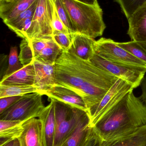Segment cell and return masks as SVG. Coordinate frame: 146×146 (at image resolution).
<instances>
[{"label": "cell", "instance_id": "1", "mask_svg": "<svg viewBox=\"0 0 146 146\" xmlns=\"http://www.w3.org/2000/svg\"><path fill=\"white\" fill-rule=\"evenodd\" d=\"M55 83L81 96L87 109L99 103L119 78L71 52L63 51L55 65Z\"/></svg>", "mask_w": 146, "mask_h": 146}, {"label": "cell", "instance_id": "2", "mask_svg": "<svg viewBox=\"0 0 146 146\" xmlns=\"http://www.w3.org/2000/svg\"><path fill=\"white\" fill-rule=\"evenodd\" d=\"M146 125V104L132 90L93 127L103 141H108L132 134Z\"/></svg>", "mask_w": 146, "mask_h": 146}, {"label": "cell", "instance_id": "3", "mask_svg": "<svg viewBox=\"0 0 146 146\" xmlns=\"http://www.w3.org/2000/svg\"><path fill=\"white\" fill-rule=\"evenodd\" d=\"M62 1L70 16L74 33H81L93 39L103 35L106 25L100 6H92L75 0Z\"/></svg>", "mask_w": 146, "mask_h": 146}, {"label": "cell", "instance_id": "4", "mask_svg": "<svg viewBox=\"0 0 146 146\" xmlns=\"http://www.w3.org/2000/svg\"><path fill=\"white\" fill-rule=\"evenodd\" d=\"M55 132L54 146H61L73 133L81 119L88 113L71 105L54 99Z\"/></svg>", "mask_w": 146, "mask_h": 146}, {"label": "cell", "instance_id": "5", "mask_svg": "<svg viewBox=\"0 0 146 146\" xmlns=\"http://www.w3.org/2000/svg\"><path fill=\"white\" fill-rule=\"evenodd\" d=\"M39 92L24 94L23 98L0 114V120L25 122L39 117L45 106Z\"/></svg>", "mask_w": 146, "mask_h": 146}, {"label": "cell", "instance_id": "6", "mask_svg": "<svg viewBox=\"0 0 146 146\" xmlns=\"http://www.w3.org/2000/svg\"><path fill=\"white\" fill-rule=\"evenodd\" d=\"M93 48L96 54L109 61L146 68V63L118 46L110 38H101L95 40Z\"/></svg>", "mask_w": 146, "mask_h": 146}, {"label": "cell", "instance_id": "7", "mask_svg": "<svg viewBox=\"0 0 146 146\" xmlns=\"http://www.w3.org/2000/svg\"><path fill=\"white\" fill-rule=\"evenodd\" d=\"M134 89L130 83L119 78L99 103L87 109L92 126L93 127L102 116L115 106L129 92Z\"/></svg>", "mask_w": 146, "mask_h": 146}, {"label": "cell", "instance_id": "8", "mask_svg": "<svg viewBox=\"0 0 146 146\" xmlns=\"http://www.w3.org/2000/svg\"><path fill=\"white\" fill-rule=\"evenodd\" d=\"M90 61L110 74L127 81L134 88L141 85L146 73V68L114 63L103 59L95 53Z\"/></svg>", "mask_w": 146, "mask_h": 146}, {"label": "cell", "instance_id": "9", "mask_svg": "<svg viewBox=\"0 0 146 146\" xmlns=\"http://www.w3.org/2000/svg\"><path fill=\"white\" fill-rule=\"evenodd\" d=\"M54 8L53 0H38L26 39L52 36Z\"/></svg>", "mask_w": 146, "mask_h": 146}, {"label": "cell", "instance_id": "10", "mask_svg": "<svg viewBox=\"0 0 146 146\" xmlns=\"http://www.w3.org/2000/svg\"><path fill=\"white\" fill-rule=\"evenodd\" d=\"M23 131L18 139L20 146H45L42 122L33 118L25 122Z\"/></svg>", "mask_w": 146, "mask_h": 146}, {"label": "cell", "instance_id": "11", "mask_svg": "<svg viewBox=\"0 0 146 146\" xmlns=\"http://www.w3.org/2000/svg\"><path fill=\"white\" fill-rule=\"evenodd\" d=\"M35 73L34 85L43 95L45 91L52 87L55 83V64H48L33 60Z\"/></svg>", "mask_w": 146, "mask_h": 146}, {"label": "cell", "instance_id": "12", "mask_svg": "<svg viewBox=\"0 0 146 146\" xmlns=\"http://www.w3.org/2000/svg\"><path fill=\"white\" fill-rule=\"evenodd\" d=\"M43 95L87 111V107L83 98L75 92L65 87L55 84L45 92Z\"/></svg>", "mask_w": 146, "mask_h": 146}, {"label": "cell", "instance_id": "13", "mask_svg": "<svg viewBox=\"0 0 146 146\" xmlns=\"http://www.w3.org/2000/svg\"><path fill=\"white\" fill-rule=\"evenodd\" d=\"M127 34L131 41L146 42V4L140 8L128 19Z\"/></svg>", "mask_w": 146, "mask_h": 146}, {"label": "cell", "instance_id": "14", "mask_svg": "<svg viewBox=\"0 0 146 146\" xmlns=\"http://www.w3.org/2000/svg\"><path fill=\"white\" fill-rule=\"evenodd\" d=\"M95 40L79 33L72 35V44L68 51L71 52L85 60L90 61L94 54Z\"/></svg>", "mask_w": 146, "mask_h": 146}, {"label": "cell", "instance_id": "15", "mask_svg": "<svg viewBox=\"0 0 146 146\" xmlns=\"http://www.w3.org/2000/svg\"><path fill=\"white\" fill-rule=\"evenodd\" d=\"M35 73L33 61L21 69L8 76H3L0 85L5 86L34 85Z\"/></svg>", "mask_w": 146, "mask_h": 146}, {"label": "cell", "instance_id": "16", "mask_svg": "<svg viewBox=\"0 0 146 146\" xmlns=\"http://www.w3.org/2000/svg\"><path fill=\"white\" fill-rule=\"evenodd\" d=\"M39 118L42 122L45 146H54L55 122V108L52 100L41 112Z\"/></svg>", "mask_w": 146, "mask_h": 146}, {"label": "cell", "instance_id": "17", "mask_svg": "<svg viewBox=\"0 0 146 146\" xmlns=\"http://www.w3.org/2000/svg\"><path fill=\"white\" fill-rule=\"evenodd\" d=\"M36 0H0V17L9 21L27 9Z\"/></svg>", "mask_w": 146, "mask_h": 146}, {"label": "cell", "instance_id": "18", "mask_svg": "<svg viewBox=\"0 0 146 146\" xmlns=\"http://www.w3.org/2000/svg\"><path fill=\"white\" fill-rule=\"evenodd\" d=\"M93 127L87 114L79 122L67 141V146H81L88 139Z\"/></svg>", "mask_w": 146, "mask_h": 146}, {"label": "cell", "instance_id": "19", "mask_svg": "<svg viewBox=\"0 0 146 146\" xmlns=\"http://www.w3.org/2000/svg\"><path fill=\"white\" fill-rule=\"evenodd\" d=\"M23 122L0 120V146L18 139L23 131Z\"/></svg>", "mask_w": 146, "mask_h": 146}, {"label": "cell", "instance_id": "20", "mask_svg": "<svg viewBox=\"0 0 146 146\" xmlns=\"http://www.w3.org/2000/svg\"><path fill=\"white\" fill-rule=\"evenodd\" d=\"M103 143V146H146V125L132 134Z\"/></svg>", "mask_w": 146, "mask_h": 146}, {"label": "cell", "instance_id": "21", "mask_svg": "<svg viewBox=\"0 0 146 146\" xmlns=\"http://www.w3.org/2000/svg\"><path fill=\"white\" fill-rule=\"evenodd\" d=\"M63 51L62 50L52 38L48 45L39 52L33 60L46 64H55L57 58Z\"/></svg>", "mask_w": 146, "mask_h": 146}, {"label": "cell", "instance_id": "22", "mask_svg": "<svg viewBox=\"0 0 146 146\" xmlns=\"http://www.w3.org/2000/svg\"><path fill=\"white\" fill-rule=\"evenodd\" d=\"M39 92L35 85L31 86H5L0 85V98L19 96L32 93Z\"/></svg>", "mask_w": 146, "mask_h": 146}, {"label": "cell", "instance_id": "23", "mask_svg": "<svg viewBox=\"0 0 146 146\" xmlns=\"http://www.w3.org/2000/svg\"><path fill=\"white\" fill-rule=\"evenodd\" d=\"M38 1V0H36L27 9L14 19L4 22V24L10 30L14 32L15 31L25 20L34 15L37 5Z\"/></svg>", "mask_w": 146, "mask_h": 146}, {"label": "cell", "instance_id": "24", "mask_svg": "<svg viewBox=\"0 0 146 146\" xmlns=\"http://www.w3.org/2000/svg\"><path fill=\"white\" fill-rule=\"evenodd\" d=\"M116 43L118 46L146 63V50L138 42L131 41Z\"/></svg>", "mask_w": 146, "mask_h": 146}, {"label": "cell", "instance_id": "25", "mask_svg": "<svg viewBox=\"0 0 146 146\" xmlns=\"http://www.w3.org/2000/svg\"><path fill=\"white\" fill-rule=\"evenodd\" d=\"M115 1L120 5L127 19L139 9L146 4V0H115Z\"/></svg>", "mask_w": 146, "mask_h": 146}, {"label": "cell", "instance_id": "26", "mask_svg": "<svg viewBox=\"0 0 146 146\" xmlns=\"http://www.w3.org/2000/svg\"><path fill=\"white\" fill-rule=\"evenodd\" d=\"M53 1L59 18L72 35L74 33L73 27L68 12L62 0H53Z\"/></svg>", "mask_w": 146, "mask_h": 146}, {"label": "cell", "instance_id": "27", "mask_svg": "<svg viewBox=\"0 0 146 146\" xmlns=\"http://www.w3.org/2000/svg\"><path fill=\"white\" fill-rule=\"evenodd\" d=\"M24 66L22 65L18 55V48L16 46L11 47L9 56V65L5 75L3 76H8L22 68Z\"/></svg>", "mask_w": 146, "mask_h": 146}, {"label": "cell", "instance_id": "28", "mask_svg": "<svg viewBox=\"0 0 146 146\" xmlns=\"http://www.w3.org/2000/svg\"><path fill=\"white\" fill-rule=\"evenodd\" d=\"M20 48L19 58L22 65L25 66L31 63L33 57L29 40L25 38L22 39L20 44Z\"/></svg>", "mask_w": 146, "mask_h": 146}, {"label": "cell", "instance_id": "29", "mask_svg": "<svg viewBox=\"0 0 146 146\" xmlns=\"http://www.w3.org/2000/svg\"><path fill=\"white\" fill-rule=\"evenodd\" d=\"M52 38L63 51H68L72 44V35L57 31H53Z\"/></svg>", "mask_w": 146, "mask_h": 146}, {"label": "cell", "instance_id": "30", "mask_svg": "<svg viewBox=\"0 0 146 146\" xmlns=\"http://www.w3.org/2000/svg\"><path fill=\"white\" fill-rule=\"evenodd\" d=\"M24 95L0 98V114L19 101Z\"/></svg>", "mask_w": 146, "mask_h": 146}, {"label": "cell", "instance_id": "31", "mask_svg": "<svg viewBox=\"0 0 146 146\" xmlns=\"http://www.w3.org/2000/svg\"><path fill=\"white\" fill-rule=\"evenodd\" d=\"M52 27L53 31H58L64 33L66 34L71 35L59 18L57 12L55 8V6H54V12H53V19H52Z\"/></svg>", "mask_w": 146, "mask_h": 146}, {"label": "cell", "instance_id": "32", "mask_svg": "<svg viewBox=\"0 0 146 146\" xmlns=\"http://www.w3.org/2000/svg\"><path fill=\"white\" fill-rule=\"evenodd\" d=\"M81 146H103V143L93 128L89 138Z\"/></svg>", "mask_w": 146, "mask_h": 146}, {"label": "cell", "instance_id": "33", "mask_svg": "<svg viewBox=\"0 0 146 146\" xmlns=\"http://www.w3.org/2000/svg\"><path fill=\"white\" fill-rule=\"evenodd\" d=\"M141 98L146 104V76L142 80L141 85Z\"/></svg>", "mask_w": 146, "mask_h": 146}, {"label": "cell", "instance_id": "34", "mask_svg": "<svg viewBox=\"0 0 146 146\" xmlns=\"http://www.w3.org/2000/svg\"><path fill=\"white\" fill-rule=\"evenodd\" d=\"M75 1L85 3V4L92 5V6H99L97 0H75Z\"/></svg>", "mask_w": 146, "mask_h": 146}, {"label": "cell", "instance_id": "35", "mask_svg": "<svg viewBox=\"0 0 146 146\" xmlns=\"http://www.w3.org/2000/svg\"><path fill=\"white\" fill-rule=\"evenodd\" d=\"M15 139L9 142H7L6 144L3 145L1 146H13L14 145L15 141Z\"/></svg>", "mask_w": 146, "mask_h": 146}, {"label": "cell", "instance_id": "36", "mask_svg": "<svg viewBox=\"0 0 146 146\" xmlns=\"http://www.w3.org/2000/svg\"><path fill=\"white\" fill-rule=\"evenodd\" d=\"M13 146H20L19 141V139H15V141L14 145Z\"/></svg>", "mask_w": 146, "mask_h": 146}, {"label": "cell", "instance_id": "37", "mask_svg": "<svg viewBox=\"0 0 146 146\" xmlns=\"http://www.w3.org/2000/svg\"><path fill=\"white\" fill-rule=\"evenodd\" d=\"M139 44L146 50V42H139Z\"/></svg>", "mask_w": 146, "mask_h": 146}, {"label": "cell", "instance_id": "38", "mask_svg": "<svg viewBox=\"0 0 146 146\" xmlns=\"http://www.w3.org/2000/svg\"><path fill=\"white\" fill-rule=\"evenodd\" d=\"M67 141L65 142V143H64V144H63V145L61 146H67Z\"/></svg>", "mask_w": 146, "mask_h": 146}]
</instances>
